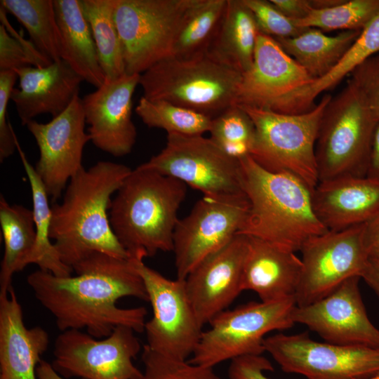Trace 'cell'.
I'll list each match as a JSON object with an SVG mask.
<instances>
[{"label":"cell","mask_w":379,"mask_h":379,"mask_svg":"<svg viewBox=\"0 0 379 379\" xmlns=\"http://www.w3.org/2000/svg\"><path fill=\"white\" fill-rule=\"evenodd\" d=\"M73 271L76 276L58 277L38 270L27 277L36 299L55 317L62 332L85 328L89 335L101 338L119 326L144 331L145 307L117 305L125 297L148 302L144 282L131 256L119 258L94 253Z\"/></svg>","instance_id":"obj_1"},{"label":"cell","mask_w":379,"mask_h":379,"mask_svg":"<svg viewBox=\"0 0 379 379\" xmlns=\"http://www.w3.org/2000/svg\"><path fill=\"white\" fill-rule=\"evenodd\" d=\"M131 171L108 161L84 167L68 182L62 201L51 206L50 238L65 265L73 270L94 253L130 258L112 228L109 211L112 196Z\"/></svg>","instance_id":"obj_2"},{"label":"cell","mask_w":379,"mask_h":379,"mask_svg":"<svg viewBox=\"0 0 379 379\" xmlns=\"http://www.w3.org/2000/svg\"><path fill=\"white\" fill-rule=\"evenodd\" d=\"M239 161L249 208L238 234L295 253L312 237L328 231L314 212L312 191L300 180L269 171L250 155Z\"/></svg>","instance_id":"obj_3"},{"label":"cell","mask_w":379,"mask_h":379,"mask_svg":"<svg viewBox=\"0 0 379 379\" xmlns=\"http://www.w3.org/2000/svg\"><path fill=\"white\" fill-rule=\"evenodd\" d=\"M186 194L187 185L173 177L141 165L131 171L109 211L112 228L130 255L173 251L178 213Z\"/></svg>","instance_id":"obj_4"},{"label":"cell","mask_w":379,"mask_h":379,"mask_svg":"<svg viewBox=\"0 0 379 379\" xmlns=\"http://www.w3.org/2000/svg\"><path fill=\"white\" fill-rule=\"evenodd\" d=\"M241 78L204 51L159 62L140 74L139 85L147 99L166 100L213 119L235 105Z\"/></svg>","instance_id":"obj_5"},{"label":"cell","mask_w":379,"mask_h":379,"mask_svg":"<svg viewBox=\"0 0 379 379\" xmlns=\"http://www.w3.org/2000/svg\"><path fill=\"white\" fill-rule=\"evenodd\" d=\"M331 98L326 94L312 109L296 114L238 105L255 127L250 156L265 169L291 174L313 191L319 182L316 142L324 109Z\"/></svg>","instance_id":"obj_6"},{"label":"cell","mask_w":379,"mask_h":379,"mask_svg":"<svg viewBox=\"0 0 379 379\" xmlns=\"http://www.w3.org/2000/svg\"><path fill=\"white\" fill-rule=\"evenodd\" d=\"M379 120L348 81L326 106L315 155L320 181L345 175L366 176Z\"/></svg>","instance_id":"obj_7"},{"label":"cell","mask_w":379,"mask_h":379,"mask_svg":"<svg viewBox=\"0 0 379 379\" xmlns=\"http://www.w3.org/2000/svg\"><path fill=\"white\" fill-rule=\"evenodd\" d=\"M294 297L272 302H249L226 310L209 322L199 344L188 360L213 368L221 362L265 352L264 340L273 331L293 326Z\"/></svg>","instance_id":"obj_8"},{"label":"cell","mask_w":379,"mask_h":379,"mask_svg":"<svg viewBox=\"0 0 379 379\" xmlns=\"http://www.w3.org/2000/svg\"><path fill=\"white\" fill-rule=\"evenodd\" d=\"M196 0H116L114 17L126 74H141L171 57L178 29Z\"/></svg>","instance_id":"obj_9"},{"label":"cell","mask_w":379,"mask_h":379,"mask_svg":"<svg viewBox=\"0 0 379 379\" xmlns=\"http://www.w3.org/2000/svg\"><path fill=\"white\" fill-rule=\"evenodd\" d=\"M140 253L131 255L152 308L146 321L147 344L151 350L171 359L187 361L194 354L203 332L189 298L185 280L170 279L144 262Z\"/></svg>","instance_id":"obj_10"},{"label":"cell","mask_w":379,"mask_h":379,"mask_svg":"<svg viewBox=\"0 0 379 379\" xmlns=\"http://www.w3.org/2000/svg\"><path fill=\"white\" fill-rule=\"evenodd\" d=\"M141 166L173 177L206 196L244 194L239 160L203 135L167 134L165 147Z\"/></svg>","instance_id":"obj_11"},{"label":"cell","mask_w":379,"mask_h":379,"mask_svg":"<svg viewBox=\"0 0 379 379\" xmlns=\"http://www.w3.org/2000/svg\"><path fill=\"white\" fill-rule=\"evenodd\" d=\"M264 348L283 371L306 379H361L379 373V348L321 343L307 333L267 336Z\"/></svg>","instance_id":"obj_12"},{"label":"cell","mask_w":379,"mask_h":379,"mask_svg":"<svg viewBox=\"0 0 379 379\" xmlns=\"http://www.w3.org/2000/svg\"><path fill=\"white\" fill-rule=\"evenodd\" d=\"M136 332L126 326L116 327L102 340L80 330L62 331L55 340L53 367L62 377L82 379H142L133 364L140 352Z\"/></svg>","instance_id":"obj_13"},{"label":"cell","mask_w":379,"mask_h":379,"mask_svg":"<svg viewBox=\"0 0 379 379\" xmlns=\"http://www.w3.org/2000/svg\"><path fill=\"white\" fill-rule=\"evenodd\" d=\"M364 224L312 237L302 246V272L295 295L297 306L313 303L353 277H361L368 263Z\"/></svg>","instance_id":"obj_14"},{"label":"cell","mask_w":379,"mask_h":379,"mask_svg":"<svg viewBox=\"0 0 379 379\" xmlns=\"http://www.w3.org/2000/svg\"><path fill=\"white\" fill-rule=\"evenodd\" d=\"M248 208L245 194L204 195L186 217L179 219L173 249L177 278L185 279L201 260L229 243L239 233Z\"/></svg>","instance_id":"obj_15"},{"label":"cell","mask_w":379,"mask_h":379,"mask_svg":"<svg viewBox=\"0 0 379 379\" xmlns=\"http://www.w3.org/2000/svg\"><path fill=\"white\" fill-rule=\"evenodd\" d=\"M82 98L75 97L60 114L46 124L32 120L26 124L39 149L34 166L48 194L55 201L71 178L82 168L84 148L91 141L85 131Z\"/></svg>","instance_id":"obj_16"},{"label":"cell","mask_w":379,"mask_h":379,"mask_svg":"<svg viewBox=\"0 0 379 379\" xmlns=\"http://www.w3.org/2000/svg\"><path fill=\"white\" fill-rule=\"evenodd\" d=\"M360 279L349 278L324 298L305 306L295 305L293 322L306 326L329 343L379 348V329L367 315Z\"/></svg>","instance_id":"obj_17"},{"label":"cell","mask_w":379,"mask_h":379,"mask_svg":"<svg viewBox=\"0 0 379 379\" xmlns=\"http://www.w3.org/2000/svg\"><path fill=\"white\" fill-rule=\"evenodd\" d=\"M140 79L138 74H124L114 79H105L100 87L82 98L91 141L113 157L128 154L135 143L133 95Z\"/></svg>","instance_id":"obj_18"},{"label":"cell","mask_w":379,"mask_h":379,"mask_svg":"<svg viewBox=\"0 0 379 379\" xmlns=\"http://www.w3.org/2000/svg\"><path fill=\"white\" fill-rule=\"evenodd\" d=\"M314 80L274 38L258 32L253 64L242 74L235 105L275 111L289 95Z\"/></svg>","instance_id":"obj_19"},{"label":"cell","mask_w":379,"mask_h":379,"mask_svg":"<svg viewBox=\"0 0 379 379\" xmlns=\"http://www.w3.org/2000/svg\"><path fill=\"white\" fill-rule=\"evenodd\" d=\"M248 237L236 234L222 248L201 260L187 275V292L204 326L243 291L241 286Z\"/></svg>","instance_id":"obj_20"},{"label":"cell","mask_w":379,"mask_h":379,"mask_svg":"<svg viewBox=\"0 0 379 379\" xmlns=\"http://www.w3.org/2000/svg\"><path fill=\"white\" fill-rule=\"evenodd\" d=\"M15 71L20 83L12 91L11 100L25 126L40 114H50L53 118L62 113L79 95L84 81L62 59L46 67Z\"/></svg>","instance_id":"obj_21"},{"label":"cell","mask_w":379,"mask_h":379,"mask_svg":"<svg viewBox=\"0 0 379 379\" xmlns=\"http://www.w3.org/2000/svg\"><path fill=\"white\" fill-rule=\"evenodd\" d=\"M312 196L317 218L330 231L364 224L379 214V179L367 175L320 181Z\"/></svg>","instance_id":"obj_22"},{"label":"cell","mask_w":379,"mask_h":379,"mask_svg":"<svg viewBox=\"0 0 379 379\" xmlns=\"http://www.w3.org/2000/svg\"><path fill=\"white\" fill-rule=\"evenodd\" d=\"M49 342L41 326H25L13 287L0 292V379H37L36 368Z\"/></svg>","instance_id":"obj_23"},{"label":"cell","mask_w":379,"mask_h":379,"mask_svg":"<svg viewBox=\"0 0 379 379\" xmlns=\"http://www.w3.org/2000/svg\"><path fill=\"white\" fill-rule=\"evenodd\" d=\"M302 262L295 253L269 242L248 237L241 286L263 302L295 298Z\"/></svg>","instance_id":"obj_24"},{"label":"cell","mask_w":379,"mask_h":379,"mask_svg":"<svg viewBox=\"0 0 379 379\" xmlns=\"http://www.w3.org/2000/svg\"><path fill=\"white\" fill-rule=\"evenodd\" d=\"M258 32L254 16L243 0H227L206 53L243 74L252 66Z\"/></svg>","instance_id":"obj_25"},{"label":"cell","mask_w":379,"mask_h":379,"mask_svg":"<svg viewBox=\"0 0 379 379\" xmlns=\"http://www.w3.org/2000/svg\"><path fill=\"white\" fill-rule=\"evenodd\" d=\"M62 40V60L84 81L100 87L106 78L101 68L90 26L80 0H53Z\"/></svg>","instance_id":"obj_26"},{"label":"cell","mask_w":379,"mask_h":379,"mask_svg":"<svg viewBox=\"0 0 379 379\" xmlns=\"http://www.w3.org/2000/svg\"><path fill=\"white\" fill-rule=\"evenodd\" d=\"M379 53V15L360 32L338 64L325 76L299 89L285 99L278 112L296 114L312 109L316 98L333 88L370 57Z\"/></svg>","instance_id":"obj_27"},{"label":"cell","mask_w":379,"mask_h":379,"mask_svg":"<svg viewBox=\"0 0 379 379\" xmlns=\"http://www.w3.org/2000/svg\"><path fill=\"white\" fill-rule=\"evenodd\" d=\"M360 32L343 31L327 36L319 29L307 28L294 37L274 39L312 78L318 79L338 64Z\"/></svg>","instance_id":"obj_28"},{"label":"cell","mask_w":379,"mask_h":379,"mask_svg":"<svg viewBox=\"0 0 379 379\" xmlns=\"http://www.w3.org/2000/svg\"><path fill=\"white\" fill-rule=\"evenodd\" d=\"M0 225L4 246L0 271V292H6L13 286V274L28 265L29 258L35 246L33 211L22 205L10 204L1 194Z\"/></svg>","instance_id":"obj_29"},{"label":"cell","mask_w":379,"mask_h":379,"mask_svg":"<svg viewBox=\"0 0 379 379\" xmlns=\"http://www.w3.org/2000/svg\"><path fill=\"white\" fill-rule=\"evenodd\" d=\"M15 143L16 150L19 153L30 185L36 230V243L29 258L28 265H37L39 270L58 277L70 276L73 270L62 262L50 238L51 206L48 203L49 196L34 167L22 151L18 139Z\"/></svg>","instance_id":"obj_30"},{"label":"cell","mask_w":379,"mask_h":379,"mask_svg":"<svg viewBox=\"0 0 379 379\" xmlns=\"http://www.w3.org/2000/svg\"><path fill=\"white\" fill-rule=\"evenodd\" d=\"M0 5L27 29L42 54L53 62L62 58V40L53 0H1Z\"/></svg>","instance_id":"obj_31"},{"label":"cell","mask_w":379,"mask_h":379,"mask_svg":"<svg viewBox=\"0 0 379 379\" xmlns=\"http://www.w3.org/2000/svg\"><path fill=\"white\" fill-rule=\"evenodd\" d=\"M80 3L106 79L120 77L126 71L122 44L114 17L116 0H80Z\"/></svg>","instance_id":"obj_32"},{"label":"cell","mask_w":379,"mask_h":379,"mask_svg":"<svg viewBox=\"0 0 379 379\" xmlns=\"http://www.w3.org/2000/svg\"><path fill=\"white\" fill-rule=\"evenodd\" d=\"M226 3L227 0H196L178 29L171 56L187 58L206 51Z\"/></svg>","instance_id":"obj_33"},{"label":"cell","mask_w":379,"mask_h":379,"mask_svg":"<svg viewBox=\"0 0 379 379\" xmlns=\"http://www.w3.org/2000/svg\"><path fill=\"white\" fill-rule=\"evenodd\" d=\"M135 113L149 128H161L167 134L203 135L208 132L212 119L199 112L162 100L140 98Z\"/></svg>","instance_id":"obj_34"},{"label":"cell","mask_w":379,"mask_h":379,"mask_svg":"<svg viewBox=\"0 0 379 379\" xmlns=\"http://www.w3.org/2000/svg\"><path fill=\"white\" fill-rule=\"evenodd\" d=\"M379 15V0H344L335 6L312 9L305 18L293 20L301 28L361 31Z\"/></svg>","instance_id":"obj_35"},{"label":"cell","mask_w":379,"mask_h":379,"mask_svg":"<svg viewBox=\"0 0 379 379\" xmlns=\"http://www.w3.org/2000/svg\"><path fill=\"white\" fill-rule=\"evenodd\" d=\"M210 138L227 155L241 159L251 155L254 124L248 114L234 105L212 119Z\"/></svg>","instance_id":"obj_36"},{"label":"cell","mask_w":379,"mask_h":379,"mask_svg":"<svg viewBox=\"0 0 379 379\" xmlns=\"http://www.w3.org/2000/svg\"><path fill=\"white\" fill-rule=\"evenodd\" d=\"M6 11L0 8V71L16 70L34 67H44L53 61L27 40L22 30L17 32L9 23Z\"/></svg>","instance_id":"obj_37"},{"label":"cell","mask_w":379,"mask_h":379,"mask_svg":"<svg viewBox=\"0 0 379 379\" xmlns=\"http://www.w3.org/2000/svg\"><path fill=\"white\" fill-rule=\"evenodd\" d=\"M142 360L145 366L142 379H221L213 368L181 361L161 354L143 347Z\"/></svg>","instance_id":"obj_38"},{"label":"cell","mask_w":379,"mask_h":379,"mask_svg":"<svg viewBox=\"0 0 379 379\" xmlns=\"http://www.w3.org/2000/svg\"><path fill=\"white\" fill-rule=\"evenodd\" d=\"M252 12L259 32L273 38H290L298 36L307 28L297 27L270 1L243 0Z\"/></svg>","instance_id":"obj_39"},{"label":"cell","mask_w":379,"mask_h":379,"mask_svg":"<svg viewBox=\"0 0 379 379\" xmlns=\"http://www.w3.org/2000/svg\"><path fill=\"white\" fill-rule=\"evenodd\" d=\"M350 76L349 81L379 120V53L357 66Z\"/></svg>","instance_id":"obj_40"},{"label":"cell","mask_w":379,"mask_h":379,"mask_svg":"<svg viewBox=\"0 0 379 379\" xmlns=\"http://www.w3.org/2000/svg\"><path fill=\"white\" fill-rule=\"evenodd\" d=\"M15 70L0 71V162L11 157L16 148V136L7 120V108L15 82Z\"/></svg>","instance_id":"obj_41"},{"label":"cell","mask_w":379,"mask_h":379,"mask_svg":"<svg viewBox=\"0 0 379 379\" xmlns=\"http://www.w3.org/2000/svg\"><path fill=\"white\" fill-rule=\"evenodd\" d=\"M272 363L261 355H248L234 359L228 368L230 379H271L265 375L272 371Z\"/></svg>","instance_id":"obj_42"},{"label":"cell","mask_w":379,"mask_h":379,"mask_svg":"<svg viewBox=\"0 0 379 379\" xmlns=\"http://www.w3.org/2000/svg\"><path fill=\"white\" fill-rule=\"evenodd\" d=\"M363 243L368 260L379 261V214L364 224Z\"/></svg>","instance_id":"obj_43"},{"label":"cell","mask_w":379,"mask_h":379,"mask_svg":"<svg viewBox=\"0 0 379 379\" xmlns=\"http://www.w3.org/2000/svg\"><path fill=\"white\" fill-rule=\"evenodd\" d=\"M285 16L292 20L305 18L313 9L311 0H270Z\"/></svg>","instance_id":"obj_44"},{"label":"cell","mask_w":379,"mask_h":379,"mask_svg":"<svg viewBox=\"0 0 379 379\" xmlns=\"http://www.w3.org/2000/svg\"><path fill=\"white\" fill-rule=\"evenodd\" d=\"M366 175L379 179V123L375 128L373 138Z\"/></svg>","instance_id":"obj_45"},{"label":"cell","mask_w":379,"mask_h":379,"mask_svg":"<svg viewBox=\"0 0 379 379\" xmlns=\"http://www.w3.org/2000/svg\"><path fill=\"white\" fill-rule=\"evenodd\" d=\"M379 297V261L368 260L361 277Z\"/></svg>","instance_id":"obj_46"},{"label":"cell","mask_w":379,"mask_h":379,"mask_svg":"<svg viewBox=\"0 0 379 379\" xmlns=\"http://www.w3.org/2000/svg\"><path fill=\"white\" fill-rule=\"evenodd\" d=\"M37 379H64L48 362L41 360L36 368Z\"/></svg>","instance_id":"obj_47"},{"label":"cell","mask_w":379,"mask_h":379,"mask_svg":"<svg viewBox=\"0 0 379 379\" xmlns=\"http://www.w3.org/2000/svg\"><path fill=\"white\" fill-rule=\"evenodd\" d=\"M344 0H311L313 9H324L335 6Z\"/></svg>","instance_id":"obj_48"},{"label":"cell","mask_w":379,"mask_h":379,"mask_svg":"<svg viewBox=\"0 0 379 379\" xmlns=\"http://www.w3.org/2000/svg\"><path fill=\"white\" fill-rule=\"evenodd\" d=\"M361 379H379V373L372 376L365 378H361Z\"/></svg>","instance_id":"obj_49"}]
</instances>
